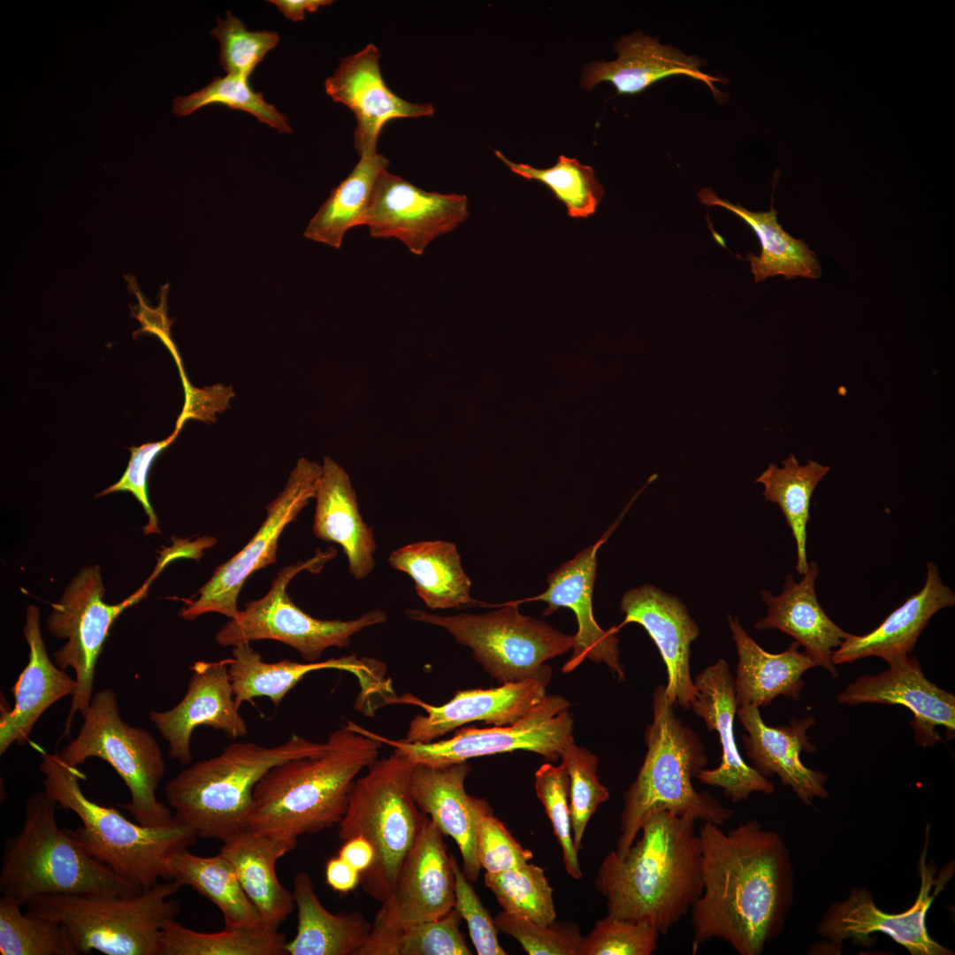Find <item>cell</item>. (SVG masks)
I'll list each match as a JSON object with an SVG mask.
<instances>
[{
  "instance_id": "24",
  "label": "cell",
  "mask_w": 955,
  "mask_h": 955,
  "mask_svg": "<svg viewBox=\"0 0 955 955\" xmlns=\"http://www.w3.org/2000/svg\"><path fill=\"white\" fill-rule=\"evenodd\" d=\"M379 59L378 49L369 43L341 59L325 81L326 94L356 118L354 144L359 156L377 151L379 134L389 120L430 117L434 112L430 103H411L394 94L382 77Z\"/></svg>"
},
{
  "instance_id": "50",
  "label": "cell",
  "mask_w": 955,
  "mask_h": 955,
  "mask_svg": "<svg viewBox=\"0 0 955 955\" xmlns=\"http://www.w3.org/2000/svg\"><path fill=\"white\" fill-rule=\"evenodd\" d=\"M569 778L561 764L545 763L535 773V791L553 826L562 847L563 864L568 875L579 880L583 876L572 839L569 802Z\"/></svg>"
},
{
  "instance_id": "12",
  "label": "cell",
  "mask_w": 955,
  "mask_h": 955,
  "mask_svg": "<svg viewBox=\"0 0 955 955\" xmlns=\"http://www.w3.org/2000/svg\"><path fill=\"white\" fill-rule=\"evenodd\" d=\"M336 554L333 546L324 551L317 549L312 557L281 569L264 596L245 603L236 617L220 627L216 634L217 643L226 647L256 640H276L295 649L307 662H314L319 661L326 649L347 647L355 634L386 622L387 615L381 609L368 611L349 621L320 620L293 602L286 592L290 581L303 570L319 573Z\"/></svg>"
},
{
  "instance_id": "18",
  "label": "cell",
  "mask_w": 955,
  "mask_h": 955,
  "mask_svg": "<svg viewBox=\"0 0 955 955\" xmlns=\"http://www.w3.org/2000/svg\"><path fill=\"white\" fill-rule=\"evenodd\" d=\"M469 216L464 195L427 192L386 171L379 176L364 225L375 238H394L416 256Z\"/></svg>"
},
{
  "instance_id": "25",
  "label": "cell",
  "mask_w": 955,
  "mask_h": 955,
  "mask_svg": "<svg viewBox=\"0 0 955 955\" xmlns=\"http://www.w3.org/2000/svg\"><path fill=\"white\" fill-rule=\"evenodd\" d=\"M620 607L625 615L621 625H641L655 643L667 668L668 700L691 709L697 691L690 671L691 644L699 629L685 605L672 594L644 584L627 591Z\"/></svg>"
},
{
  "instance_id": "41",
  "label": "cell",
  "mask_w": 955,
  "mask_h": 955,
  "mask_svg": "<svg viewBox=\"0 0 955 955\" xmlns=\"http://www.w3.org/2000/svg\"><path fill=\"white\" fill-rule=\"evenodd\" d=\"M286 944L284 933L264 923L205 933L174 919L161 930L158 955H286Z\"/></svg>"
},
{
  "instance_id": "58",
  "label": "cell",
  "mask_w": 955,
  "mask_h": 955,
  "mask_svg": "<svg viewBox=\"0 0 955 955\" xmlns=\"http://www.w3.org/2000/svg\"><path fill=\"white\" fill-rule=\"evenodd\" d=\"M338 856L362 874L371 865L374 850L366 839L356 837L345 841Z\"/></svg>"
},
{
  "instance_id": "27",
  "label": "cell",
  "mask_w": 955,
  "mask_h": 955,
  "mask_svg": "<svg viewBox=\"0 0 955 955\" xmlns=\"http://www.w3.org/2000/svg\"><path fill=\"white\" fill-rule=\"evenodd\" d=\"M470 771L468 761L439 767L414 763L411 792L418 809L443 835L455 840L462 858V872L474 882L481 869L477 857L479 821L493 809L486 799L466 792L464 782Z\"/></svg>"
},
{
  "instance_id": "2",
  "label": "cell",
  "mask_w": 955,
  "mask_h": 955,
  "mask_svg": "<svg viewBox=\"0 0 955 955\" xmlns=\"http://www.w3.org/2000/svg\"><path fill=\"white\" fill-rule=\"evenodd\" d=\"M696 820L656 811L644 822L639 839L619 857L610 852L599 868L595 887L607 914L649 921L666 935L700 896L702 848Z\"/></svg>"
},
{
  "instance_id": "52",
  "label": "cell",
  "mask_w": 955,
  "mask_h": 955,
  "mask_svg": "<svg viewBox=\"0 0 955 955\" xmlns=\"http://www.w3.org/2000/svg\"><path fill=\"white\" fill-rule=\"evenodd\" d=\"M493 921L498 930L516 938L530 955H579L584 941L574 923L542 925L504 911Z\"/></svg>"
},
{
  "instance_id": "56",
  "label": "cell",
  "mask_w": 955,
  "mask_h": 955,
  "mask_svg": "<svg viewBox=\"0 0 955 955\" xmlns=\"http://www.w3.org/2000/svg\"><path fill=\"white\" fill-rule=\"evenodd\" d=\"M172 546L164 547V550L158 552L160 557L153 572L157 576L166 564L173 560L190 558L198 561L202 556V550L216 543V539L212 537L199 538L194 542L176 537H172Z\"/></svg>"
},
{
  "instance_id": "39",
  "label": "cell",
  "mask_w": 955,
  "mask_h": 955,
  "mask_svg": "<svg viewBox=\"0 0 955 955\" xmlns=\"http://www.w3.org/2000/svg\"><path fill=\"white\" fill-rule=\"evenodd\" d=\"M388 159L378 151L363 153L348 177L333 188L303 235L339 249L346 233L364 225L372 194Z\"/></svg>"
},
{
  "instance_id": "28",
  "label": "cell",
  "mask_w": 955,
  "mask_h": 955,
  "mask_svg": "<svg viewBox=\"0 0 955 955\" xmlns=\"http://www.w3.org/2000/svg\"><path fill=\"white\" fill-rule=\"evenodd\" d=\"M737 712L748 733L742 736V742L757 772L767 778L778 775L782 783L791 787L806 805L812 804L815 798H829L827 775L807 768L800 759L802 752L809 753L817 749L806 735L815 723L812 715L794 719L790 725L770 727L763 722L756 706L739 707Z\"/></svg>"
},
{
  "instance_id": "46",
  "label": "cell",
  "mask_w": 955,
  "mask_h": 955,
  "mask_svg": "<svg viewBox=\"0 0 955 955\" xmlns=\"http://www.w3.org/2000/svg\"><path fill=\"white\" fill-rule=\"evenodd\" d=\"M485 884L504 912L542 925L555 921L553 889L542 867L526 863L499 873H485Z\"/></svg>"
},
{
  "instance_id": "11",
  "label": "cell",
  "mask_w": 955,
  "mask_h": 955,
  "mask_svg": "<svg viewBox=\"0 0 955 955\" xmlns=\"http://www.w3.org/2000/svg\"><path fill=\"white\" fill-rule=\"evenodd\" d=\"M83 718L78 736L58 753L62 760L73 767L93 757L106 761L129 791L130 801L119 806L136 822L159 826L170 821L172 810L157 797L165 763L155 737L122 719L117 695L109 688L93 695Z\"/></svg>"
},
{
  "instance_id": "29",
  "label": "cell",
  "mask_w": 955,
  "mask_h": 955,
  "mask_svg": "<svg viewBox=\"0 0 955 955\" xmlns=\"http://www.w3.org/2000/svg\"><path fill=\"white\" fill-rule=\"evenodd\" d=\"M24 637L29 646L28 662L10 689L15 703L11 710L1 707L0 754L17 743L26 744L32 730L51 705L73 695L77 682L49 657L40 629V610L29 605L26 613Z\"/></svg>"
},
{
  "instance_id": "7",
  "label": "cell",
  "mask_w": 955,
  "mask_h": 955,
  "mask_svg": "<svg viewBox=\"0 0 955 955\" xmlns=\"http://www.w3.org/2000/svg\"><path fill=\"white\" fill-rule=\"evenodd\" d=\"M57 801L45 791L25 803L20 830L4 840L0 892L22 905L34 897L59 893L134 896L140 890L87 854L68 829L58 826Z\"/></svg>"
},
{
  "instance_id": "4",
  "label": "cell",
  "mask_w": 955,
  "mask_h": 955,
  "mask_svg": "<svg viewBox=\"0 0 955 955\" xmlns=\"http://www.w3.org/2000/svg\"><path fill=\"white\" fill-rule=\"evenodd\" d=\"M39 769L44 775V791L81 821L82 826L69 829L77 844L141 891L160 879L170 881L171 857L196 843L195 832L174 815L163 825L145 826L129 821L114 807L92 801L80 786L85 775L65 762L58 753L42 751Z\"/></svg>"
},
{
  "instance_id": "32",
  "label": "cell",
  "mask_w": 955,
  "mask_h": 955,
  "mask_svg": "<svg viewBox=\"0 0 955 955\" xmlns=\"http://www.w3.org/2000/svg\"><path fill=\"white\" fill-rule=\"evenodd\" d=\"M954 603L953 591L943 584L938 567L928 562L923 587L873 630L860 636L850 634L833 652L832 661L836 665L877 656L889 663L910 654L931 617Z\"/></svg>"
},
{
  "instance_id": "26",
  "label": "cell",
  "mask_w": 955,
  "mask_h": 955,
  "mask_svg": "<svg viewBox=\"0 0 955 955\" xmlns=\"http://www.w3.org/2000/svg\"><path fill=\"white\" fill-rule=\"evenodd\" d=\"M694 685L697 691L691 708L710 731H716L722 746L720 765L702 769L697 778L722 788L733 803L747 800L753 792L773 793V783L749 766L737 749L733 730L737 704L727 662L721 659L707 667L696 676Z\"/></svg>"
},
{
  "instance_id": "10",
  "label": "cell",
  "mask_w": 955,
  "mask_h": 955,
  "mask_svg": "<svg viewBox=\"0 0 955 955\" xmlns=\"http://www.w3.org/2000/svg\"><path fill=\"white\" fill-rule=\"evenodd\" d=\"M405 614L445 629L501 684L532 678L549 683L552 668L545 662L568 652L574 643V635L522 615L516 602L482 614L441 615L418 608H408Z\"/></svg>"
},
{
  "instance_id": "8",
  "label": "cell",
  "mask_w": 955,
  "mask_h": 955,
  "mask_svg": "<svg viewBox=\"0 0 955 955\" xmlns=\"http://www.w3.org/2000/svg\"><path fill=\"white\" fill-rule=\"evenodd\" d=\"M414 763L394 750L376 760L357 778L350 792L338 836L346 841L366 839L374 850L371 865L361 874L363 890L384 903L391 895L400 867L427 817L411 792Z\"/></svg>"
},
{
  "instance_id": "59",
  "label": "cell",
  "mask_w": 955,
  "mask_h": 955,
  "mask_svg": "<svg viewBox=\"0 0 955 955\" xmlns=\"http://www.w3.org/2000/svg\"><path fill=\"white\" fill-rule=\"evenodd\" d=\"M285 17L293 21H301L304 19L305 12L317 11L320 7L329 5L330 0H271Z\"/></svg>"
},
{
  "instance_id": "31",
  "label": "cell",
  "mask_w": 955,
  "mask_h": 955,
  "mask_svg": "<svg viewBox=\"0 0 955 955\" xmlns=\"http://www.w3.org/2000/svg\"><path fill=\"white\" fill-rule=\"evenodd\" d=\"M314 499V535L342 547L348 571L362 580L375 568L377 542L373 529L363 520L355 491L347 471L325 456Z\"/></svg>"
},
{
  "instance_id": "9",
  "label": "cell",
  "mask_w": 955,
  "mask_h": 955,
  "mask_svg": "<svg viewBox=\"0 0 955 955\" xmlns=\"http://www.w3.org/2000/svg\"><path fill=\"white\" fill-rule=\"evenodd\" d=\"M180 887L158 882L134 896L59 893L33 898L27 913L61 923L76 954L158 955L161 930L180 912Z\"/></svg>"
},
{
  "instance_id": "13",
  "label": "cell",
  "mask_w": 955,
  "mask_h": 955,
  "mask_svg": "<svg viewBox=\"0 0 955 955\" xmlns=\"http://www.w3.org/2000/svg\"><path fill=\"white\" fill-rule=\"evenodd\" d=\"M569 702L560 695H546L526 715L513 725L486 729L463 728L448 739L430 743L393 740L357 724L353 729L402 753L415 764L439 767L516 750L533 752L556 761L573 737L574 720Z\"/></svg>"
},
{
  "instance_id": "20",
  "label": "cell",
  "mask_w": 955,
  "mask_h": 955,
  "mask_svg": "<svg viewBox=\"0 0 955 955\" xmlns=\"http://www.w3.org/2000/svg\"><path fill=\"white\" fill-rule=\"evenodd\" d=\"M889 668L876 675H864L837 695L841 704L901 705L913 715L911 726L917 745L934 746L942 737L936 727L955 736V696L938 687L924 675L918 659L910 654L898 657Z\"/></svg>"
},
{
  "instance_id": "30",
  "label": "cell",
  "mask_w": 955,
  "mask_h": 955,
  "mask_svg": "<svg viewBox=\"0 0 955 955\" xmlns=\"http://www.w3.org/2000/svg\"><path fill=\"white\" fill-rule=\"evenodd\" d=\"M819 574L816 561L808 563V569L799 582L787 575L783 592L774 596L769 591H761L767 605V615L759 619L754 627L758 630L776 629L793 638L805 648V653L816 666L827 669L834 677L838 676L832 661L833 652L850 635L836 624L825 613L815 592V580Z\"/></svg>"
},
{
  "instance_id": "22",
  "label": "cell",
  "mask_w": 955,
  "mask_h": 955,
  "mask_svg": "<svg viewBox=\"0 0 955 955\" xmlns=\"http://www.w3.org/2000/svg\"><path fill=\"white\" fill-rule=\"evenodd\" d=\"M549 683L527 679L488 689L461 690L443 705L434 706L412 694L395 695L392 703L417 706L425 714L416 715L402 739L430 743L466 723L484 722L494 726L513 725L546 696Z\"/></svg>"
},
{
  "instance_id": "47",
  "label": "cell",
  "mask_w": 955,
  "mask_h": 955,
  "mask_svg": "<svg viewBox=\"0 0 955 955\" xmlns=\"http://www.w3.org/2000/svg\"><path fill=\"white\" fill-rule=\"evenodd\" d=\"M210 104H223L248 112L280 133H292L287 117L267 103L261 92L254 91L248 79L229 74L215 77L193 94L176 97L172 102V112L177 117H185Z\"/></svg>"
},
{
  "instance_id": "48",
  "label": "cell",
  "mask_w": 955,
  "mask_h": 955,
  "mask_svg": "<svg viewBox=\"0 0 955 955\" xmlns=\"http://www.w3.org/2000/svg\"><path fill=\"white\" fill-rule=\"evenodd\" d=\"M560 759L569 778L572 839L578 852L590 819L598 806L609 798V791L597 775V756L587 748L577 745L573 737L565 745Z\"/></svg>"
},
{
  "instance_id": "33",
  "label": "cell",
  "mask_w": 955,
  "mask_h": 955,
  "mask_svg": "<svg viewBox=\"0 0 955 955\" xmlns=\"http://www.w3.org/2000/svg\"><path fill=\"white\" fill-rule=\"evenodd\" d=\"M615 50L618 53L615 60L594 61L583 69L580 82L583 88L591 90L598 83L608 81L618 94H636L665 77L686 75L706 83L714 96H722L714 85L722 80L702 73L700 59L662 45L642 33L623 36L616 42Z\"/></svg>"
},
{
  "instance_id": "15",
  "label": "cell",
  "mask_w": 955,
  "mask_h": 955,
  "mask_svg": "<svg viewBox=\"0 0 955 955\" xmlns=\"http://www.w3.org/2000/svg\"><path fill=\"white\" fill-rule=\"evenodd\" d=\"M321 471L322 465L305 458L298 460L283 491L267 506L261 527L241 550L215 569L198 590L195 600L183 599L180 617L194 620L207 613H218L229 619L237 616L243 584L254 572L276 562L279 539L314 498Z\"/></svg>"
},
{
  "instance_id": "17",
  "label": "cell",
  "mask_w": 955,
  "mask_h": 955,
  "mask_svg": "<svg viewBox=\"0 0 955 955\" xmlns=\"http://www.w3.org/2000/svg\"><path fill=\"white\" fill-rule=\"evenodd\" d=\"M232 654L228 673L239 707L258 697H266L278 706L307 674L329 668L348 671L357 678L360 693L355 707L360 711H371L394 695L391 681L385 677V664L356 653L314 662L284 659L270 663L249 643H241L233 646Z\"/></svg>"
},
{
  "instance_id": "45",
  "label": "cell",
  "mask_w": 955,
  "mask_h": 955,
  "mask_svg": "<svg viewBox=\"0 0 955 955\" xmlns=\"http://www.w3.org/2000/svg\"><path fill=\"white\" fill-rule=\"evenodd\" d=\"M20 906L6 896L0 898L1 955H77L61 923L24 914Z\"/></svg>"
},
{
  "instance_id": "14",
  "label": "cell",
  "mask_w": 955,
  "mask_h": 955,
  "mask_svg": "<svg viewBox=\"0 0 955 955\" xmlns=\"http://www.w3.org/2000/svg\"><path fill=\"white\" fill-rule=\"evenodd\" d=\"M150 582L148 580L122 602L110 605L103 601L100 568L86 567L72 580L60 600L52 604L49 632L57 639H67L53 654L54 662L64 670L72 668L77 682L64 735L69 736L75 714L79 712L83 716L91 702L97 660L112 623L124 610L146 596Z\"/></svg>"
},
{
  "instance_id": "40",
  "label": "cell",
  "mask_w": 955,
  "mask_h": 955,
  "mask_svg": "<svg viewBox=\"0 0 955 955\" xmlns=\"http://www.w3.org/2000/svg\"><path fill=\"white\" fill-rule=\"evenodd\" d=\"M168 870L170 880L180 888L188 886L212 902L222 913L225 928L263 923L232 864L220 852L202 857L181 850L169 860Z\"/></svg>"
},
{
  "instance_id": "37",
  "label": "cell",
  "mask_w": 955,
  "mask_h": 955,
  "mask_svg": "<svg viewBox=\"0 0 955 955\" xmlns=\"http://www.w3.org/2000/svg\"><path fill=\"white\" fill-rule=\"evenodd\" d=\"M293 896L298 924L294 938L286 944L288 955H356L372 928L361 913H330L305 872L295 875Z\"/></svg>"
},
{
  "instance_id": "44",
  "label": "cell",
  "mask_w": 955,
  "mask_h": 955,
  "mask_svg": "<svg viewBox=\"0 0 955 955\" xmlns=\"http://www.w3.org/2000/svg\"><path fill=\"white\" fill-rule=\"evenodd\" d=\"M494 153L514 173L546 186L554 197L564 203L569 217L588 218L596 212L604 188L591 166L582 164L576 158L560 156L552 167L538 169L514 163L498 150Z\"/></svg>"
},
{
  "instance_id": "16",
  "label": "cell",
  "mask_w": 955,
  "mask_h": 955,
  "mask_svg": "<svg viewBox=\"0 0 955 955\" xmlns=\"http://www.w3.org/2000/svg\"><path fill=\"white\" fill-rule=\"evenodd\" d=\"M927 826L924 849L918 860L920 890L913 905L898 913L882 912L872 893L854 887L848 897L833 903L817 925V933L830 943L852 939L866 944L871 934L883 933L904 946L912 955H951L953 951L936 942L928 932L926 916L933 900L951 879L953 865L935 877L933 861L927 862L928 841Z\"/></svg>"
},
{
  "instance_id": "21",
  "label": "cell",
  "mask_w": 955,
  "mask_h": 955,
  "mask_svg": "<svg viewBox=\"0 0 955 955\" xmlns=\"http://www.w3.org/2000/svg\"><path fill=\"white\" fill-rule=\"evenodd\" d=\"M191 669L183 699L171 709L149 712V720L168 743L169 756L183 765L192 760L191 736L199 726L220 730L233 739L248 733L247 722L234 700L228 660L198 661Z\"/></svg>"
},
{
  "instance_id": "6",
  "label": "cell",
  "mask_w": 955,
  "mask_h": 955,
  "mask_svg": "<svg viewBox=\"0 0 955 955\" xmlns=\"http://www.w3.org/2000/svg\"><path fill=\"white\" fill-rule=\"evenodd\" d=\"M327 748V741L315 743L294 733L271 747L233 742L217 756L178 773L164 785V796L174 817L197 837L225 841L248 828L254 789L271 768Z\"/></svg>"
},
{
  "instance_id": "36",
  "label": "cell",
  "mask_w": 955,
  "mask_h": 955,
  "mask_svg": "<svg viewBox=\"0 0 955 955\" xmlns=\"http://www.w3.org/2000/svg\"><path fill=\"white\" fill-rule=\"evenodd\" d=\"M387 562L393 569L412 578L416 594L432 610L492 606L471 598V581L455 543H410L393 550Z\"/></svg>"
},
{
  "instance_id": "35",
  "label": "cell",
  "mask_w": 955,
  "mask_h": 955,
  "mask_svg": "<svg viewBox=\"0 0 955 955\" xmlns=\"http://www.w3.org/2000/svg\"><path fill=\"white\" fill-rule=\"evenodd\" d=\"M738 662L734 681L737 706H767L778 696L798 700L805 685L803 674L817 667L796 641L783 652L763 650L744 630L737 617L728 616Z\"/></svg>"
},
{
  "instance_id": "38",
  "label": "cell",
  "mask_w": 955,
  "mask_h": 955,
  "mask_svg": "<svg viewBox=\"0 0 955 955\" xmlns=\"http://www.w3.org/2000/svg\"><path fill=\"white\" fill-rule=\"evenodd\" d=\"M698 197L707 206H720L735 213L756 233L761 245L760 255L756 256L749 253L746 256L756 282L776 275H783L785 279L796 277L814 279L821 275L815 253L804 240L795 239L783 229L774 208L768 212H753L721 199L709 188L701 189Z\"/></svg>"
},
{
  "instance_id": "57",
  "label": "cell",
  "mask_w": 955,
  "mask_h": 955,
  "mask_svg": "<svg viewBox=\"0 0 955 955\" xmlns=\"http://www.w3.org/2000/svg\"><path fill=\"white\" fill-rule=\"evenodd\" d=\"M361 873L339 856L330 859L325 867V879L328 885L340 893H347L355 889L360 883Z\"/></svg>"
},
{
  "instance_id": "42",
  "label": "cell",
  "mask_w": 955,
  "mask_h": 955,
  "mask_svg": "<svg viewBox=\"0 0 955 955\" xmlns=\"http://www.w3.org/2000/svg\"><path fill=\"white\" fill-rule=\"evenodd\" d=\"M782 463V468L769 464L755 482L764 485L766 501L776 503L784 516L796 541L795 568L798 574L804 575L809 563L806 556V525L810 519L811 497L829 467L813 460L800 465L793 454Z\"/></svg>"
},
{
  "instance_id": "53",
  "label": "cell",
  "mask_w": 955,
  "mask_h": 955,
  "mask_svg": "<svg viewBox=\"0 0 955 955\" xmlns=\"http://www.w3.org/2000/svg\"><path fill=\"white\" fill-rule=\"evenodd\" d=\"M477 857L485 873L493 874L528 863L532 852L514 838L492 810L485 814L479 821Z\"/></svg>"
},
{
  "instance_id": "23",
  "label": "cell",
  "mask_w": 955,
  "mask_h": 955,
  "mask_svg": "<svg viewBox=\"0 0 955 955\" xmlns=\"http://www.w3.org/2000/svg\"><path fill=\"white\" fill-rule=\"evenodd\" d=\"M611 531L551 573L547 577V589L531 600L547 604L544 615H549L560 607H568L576 615L577 631L574 635L573 652L562 668L563 673H569L584 660H590L605 663L615 676L623 681L625 671L620 661L617 629H601L592 613L597 553Z\"/></svg>"
},
{
  "instance_id": "51",
  "label": "cell",
  "mask_w": 955,
  "mask_h": 955,
  "mask_svg": "<svg viewBox=\"0 0 955 955\" xmlns=\"http://www.w3.org/2000/svg\"><path fill=\"white\" fill-rule=\"evenodd\" d=\"M660 932L649 921H633L607 914L584 937L579 955H651Z\"/></svg>"
},
{
  "instance_id": "34",
  "label": "cell",
  "mask_w": 955,
  "mask_h": 955,
  "mask_svg": "<svg viewBox=\"0 0 955 955\" xmlns=\"http://www.w3.org/2000/svg\"><path fill=\"white\" fill-rule=\"evenodd\" d=\"M219 852L232 864L263 923L278 928L293 913V892L279 882L276 863L296 842L247 828L223 841Z\"/></svg>"
},
{
  "instance_id": "5",
  "label": "cell",
  "mask_w": 955,
  "mask_h": 955,
  "mask_svg": "<svg viewBox=\"0 0 955 955\" xmlns=\"http://www.w3.org/2000/svg\"><path fill=\"white\" fill-rule=\"evenodd\" d=\"M665 687L653 693V722L645 730L647 751L638 775L623 795L620 836L615 852L624 856L646 819L669 811L702 822L722 825L732 810L707 791H697L692 778L708 760L698 734L676 714Z\"/></svg>"
},
{
  "instance_id": "1",
  "label": "cell",
  "mask_w": 955,
  "mask_h": 955,
  "mask_svg": "<svg viewBox=\"0 0 955 955\" xmlns=\"http://www.w3.org/2000/svg\"><path fill=\"white\" fill-rule=\"evenodd\" d=\"M703 889L691 907V951L713 938L739 955H760L782 931L794 898V872L781 836L755 819L723 831L702 822Z\"/></svg>"
},
{
  "instance_id": "19",
  "label": "cell",
  "mask_w": 955,
  "mask_h": 955,
  "mask_svg": "<svg viewBox=\"0 0 955 955\" xmlns=\"http://www.w3.org/2000/svg\"><path fill=\"white\" fill-rule=\"evenodd\" d=\"M455 879L443 834L427 816L372 926L402 929L441 917L455 906Z\"/></svg>"
},
{
  "instance_id": "55",
  "label": "cell",
  "mask_w": 955,
  "mask_h": 955,
  "mask_svg": "<svg viewBox=\"0 0 955 955\" xmlns=\"http://www.w3.org/2000/svg\"><path fill=\"white\" fill-rule=\"evenodd\" d=\"M177 433L178 429H176L175 432L171 437L164 440L146 443L141 447H132L130 448L131 458L121 478L117 483L96 495V497L103 496L118 491L130 492L142 505L143 509L149 517L148 523L143 527L145 535L161 532L158 527L157 515L154 512L148 497L147 477L149 469L157 455L169 446L175 439Z\"/></svg>"
},
{
  "instance_id": "43",
  "label": "cell",
  "mask_w": 955,
  "mask_h": 955,
  "mask_svg": "<svg viewBox=\"0 0 955 955\" xmlns=\"http://www.w3.org/2000/svg\"><path fill=\"white\" fill-rule=\"evenodd\" d=\"M454 907L439 918L402 929L372 926L356 955H470Z\"/></svg>"
},
{
  "instance_id": "3",
  "label": "cell",
  "mask_w": 955,
  "mask_h": 955,
  "mask_svg": "<svg viewBox=\"0 0 955 955\" xmlns=\"http://www.w3.org/2000/svg\"><path fill=\"white\" fill-rule=\"evenodd\" d=\"M321 753L277 764L257 783L248 828L296 842L339 824L358 774L382 743L348 728L332 732Z\"/></svg>"
},
{
  "instance_id": "49",
  "label": "cell",
  "mask_w": 955,
  "mask_h": 955,
  "mask_svg": "<svg viewBox=\"0 0 955 955\" xmlns=\"http://www.w3.org/2000/svg\"><path fill=\"white\" fill-rule=\"evenodd\" d=\"M210 34L219 42L223 69L229 75L245 79L279 42L275 32L248 30L242 20L229 11L225 19H218Z\"/></svg>"
},
{
  "instance_id": "54",
  "label": "cell",
  "mask_w": 955,
  "mask_h": 955,
  "mask_svg": "<svg viewBox=\"0 0 955 955\" xmlns=\"http://www.w3.org/2000/svg\"><path fill=\"white\" fill-rule=\"evenodd\" d=\"M455 874V908L465 920L470 939L478 955H506L497 936V927L483 905L471 882L464 875L455 858L451 855Z\"/></svg>"
}]
</instances>
